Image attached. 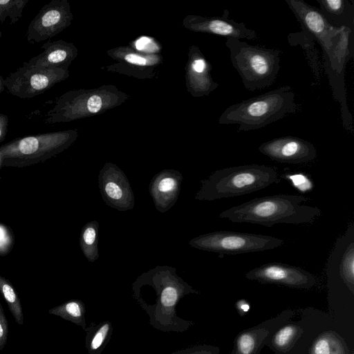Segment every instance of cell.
Masks as SVG:
<instances>
[{"mask_svg":"<svg viewBox=\"0 0 354 354\" xmlns=\"http://www.w3.org/2000/svg\"><path fill=\"white\" fill-rule=\"evenodd\" d=\"M310 200L301 195L277 194L256 198L233 206L218 217L233 223H247L271 227L277 224L300 225L313 222L322 211L304 205Z\"/></svg>","mask_w":354,"mask_h":354,"instance_id":"2","label":"cell"},{"mask_svg":"<svg viewBox=\"0 0 354 354\" xmlns=\"http://www.w3.org/2000/svg\"><path fill=\"white\" fill-rule=\"evenodd\" d=\"M245 277L263 283H275L297 288H309L316 283L315 277L306 270L289 264L265 263L248 272Z\"/></svg>","mask_w":354,"mask_h":354,"instance_id":"12","label":"cell"},{"mask_svg":"<svg viewBox=\"0 0 354 354\" xmlns=\"http://www.w3.org/2000/svg\"><path fill=\"white\" fill-rule=\"evenodd\" d=\"M228 10L225 9L220 17H198L195 28L199 31L228 38L255 40L258 36L255 30L248 28L243 22H238L229 17Z\"/></svg>","mask_w":354,"mask_h":354,"instance_id":"16","label":"cell"},{"mask_svg":"<svg viewBox=\"0 0 354 354\" xmlns=\"http://www.w3.org/2000/svg\"><path fill=\"white\" fill-rule=\"evenodd\" d=\"M284 240L270 235L216 231L199 235L189 241L196 249L222 254H237L272 250Z\"/></svg>","mask_w":354,"mask_h":354,"instance_id":"7","label":"cell"},{"mask_svg":"<svg viewBox=\"0 0 354 354\" xmlns=\"http://www.w3.org/2000/svg\"><path fill=\"white\" fill-rule=\"evenodd\" d=\"M289 85L278 87L229 106L218 119L221 124H238L237 131L259 129L299 111Z\"/></svg>","mask_w":354,"mask_h":354,"instance_id":"3","label":"cell"},{"mask_svg":"<svg viewBox=\"0 0 354 354\" xmlns=\"http://www.w3.org/2000/svg\"><path fill=\"white\" fill-rule=\"evenodd\" d=\"M257 333L250 331L241 333L236 342L238 354H254L258 346Z\"/></svg>","mask_w":354,"mask_h":354,"instance_id":"27","label":"cell"},{"mask_svg":"<svg viewBox=\"0 0 354 354\" xmlns=\"http://www.w3.org/2000/svg\"><path fill=\"white\" fill-rule=\"evenodd\" d=\"M13 243V236L6 225L0 223V254H7L12 248Z\"/></svg>","mask_w":354,"mask_h":354,"instance_id":"28","label":"cell"},{"mask_svg":"<svg viewBox=\"0 0 354 354\" xmlns=\"http://www.w3.org/2000/svg\"><path fill=\"white\" fill-rule=\"evenodd\" d=\"M274 167L251 164L221 169L201 180L196 199L212 201L239 196L263 189L277 180Z\"/></svg>","mask_w":354,"mask_h":354,"instance_id":"4","label":"cell"},{"mask_svg":"<svg viewBox=\"0 0 354 354\" xmlns=\"http://www.w3.org/2000/svg\"><path fill=\"white\" fill-rule=\"evenodd\" d=\"M4 89V78L0 76V93H2Z\"/></svg>","mask_w":354,"mask_h":354,"instance_id":"36","label":"cell"},{"mask_svg":"<svg viewBox=\"0 0 354 354\" xmlns=\"http://www.w3.org/2000/svg\"><path fill=\"white\" fill-rule=\"evenodd\" d=\"M2 167V160H1V154H0V168Z\"/></svg>","mask_w":354,"mask_h":354,"instance_id":"37","label":"cell"},{"mask_svg":"<svg viewBox=\"0 0 354 354\" xmlns=\"http://www.w3.org/2000/svg\"><path fill=\"white\" fill-rule=\"evenodd\" d=\"M98 230V222L93 221L86 223L80 233V248L84 257L91 263L94 262L99 257Z\"/></svg>","mask_w":354,"mask_h":354,"instance_id":"22","label":"cell"},{"mask_svg":"<svg viewBox=\"0 0 354 354\" xmlns=\"http://www.w3.org/2000/svg\"><path fill=\"white\" fill-rule=\"evenodd\" d=\"M170 354H216V349L207 345H196L178 350Z\"/></svg>","mask_w":354,"mask_h":354,"instance_id":"29","label":"cell"},{"mask_svg":"<svg viewBox=\"0 0 354 354\" xmlns=\"http://www.w3.org/2000/svg\"><path fill=\"white\" fill-rule=\"evenodd\" d=\"M353 32L347 27L339 28L330 50L322 55L323 67L328 75L334 98L341 105L344 127L351 132H353V120L346 103L344 71L346 63L353 57Z\"/></svg>","mask_w":354,"mask_h":354,"instance_id":"8","label":"cell"},{"mask_svg":"<svg viewBox=\"0 0 354 354\" xmlns=\"http://www.w3.org/2000/svg\"><path fill=\"white\" fill-rule=\"evenodd\" d=\"M8 335V324L4 313L3 308L0 302V351L6 344Z\"/></svg>","mask_w":354,"mask_h":354,"instance_id":"30","label":"cell"},{"mask_svg":"<svg viewBox=\"0 0 354 354\" xmlns=\"http://www.w3.org/2000/svg\"><path fill=\"white\" fill-rule=\"evenodd\" d=\"M342 344L330 335L318 338L312 348V354H343Z\"/></svg>","mask_w":354,"mask_h":354,"instance_id":"25","label":"cell"},{"mask_svg":"<svg viewBox=\"0 0 354 354\" xmlns=\"http://www.w3.org/2000/svg\"><path fill=\"white\" fill-rule=\"evenodd\" d=\"M68 11L65 1L52 0L45 4L28 26L27 40L39 43L55 36L69 21Z\"/></svg>","mask_w":354,"mask_h":354,"instance_id":"13","label":"cell"},{"mask_svg":"<svg viewBox=\"0 0 354 354\" xmlns=\"http://www.w3.org/2000/svg\"><path fill=\"white\" fill-rule=\"evenodd\" d=\"M182 180V174L174 169H164L153 176L149 190L158 211L164 213L176 203Z\"/></svg>","mask_w":354,"mask_h":354,"instance_id":"15","label":"cell"},{"mask_svg":"<svg viewBox=\"0 0 354 354\" xmlns=\"http://www.w3.org/2000/svg\"><path fill=\"white\" fill-rule=\"evenodd\" d=\"M135 46L137 50L147 52H154L158 49V46L154 43L153 39L142 37L136 41Z\"/></svg>","mask_w":354,"mask_h":354,"instance_id":"31","label":"cell"},{"mask_svg":"<svg viewBox=\"0 0 354 354\" xmlns=\"http://www.w3.org/2000/svg\"><path fill=\"white\" fill-rule=\"evenodd\" d=\"M49 314L60 317L84 329L86 323V306L80 299L68 300L62 304L50 308Z\"/></svg>","mask_w":354,"mask_h":354,"instance_id":"21","label":"cell"},{"mask_svg":"<svg viewBox=\"0 0 354 354\" xmlns=\"http://www.w3.org/2000/svg\"><path fill=\"white\" fill-rule=\"evenodd\" d=\"M8 118L6 115L0 113V142H2L7 134Z\"/></svg>","mask_w":354,"mask_h":354,"instance_id":"34","label":"cell"},{"mask_svg":"<svg viewBox=\"0 0 354 354\" xmlns=\"http://www.w3.org/2000/svg\"><path fill=\"white\" fill-rule=\"evenodd\" d=\"M70 131L50 132L15 139L0 147L2 167H24L55 156L72 142Z\"/></svg>","mask_w":354,"mask_h":354,"instance_id":"6","label":"cell"},{"mask_svg":"<svg viewBox=\"0 0 354 354\" xmlns=\"http://www.w3.org/2000/svg\"><path fill=\"white\" fill-rule=\"evenodd\" d=\"M124 58L127 62L136 65L145 66L147 63L145 57L133 53L126 55Z\"/></svg>","mask_w":354,"mask_h":354,"instance_id":"33","label":"cell"},{"mask_svg":"<svg viewBox=\"0 0 354 354\" xmlns=\"http://www.w3.org/2000/svg\"><path fill=\"white\" fill-rule=\"evenodd\" d=\"M84 330L88 354H101L111 338L113 327L110 321L105 320L98 324L91 322Z\"/></svg>","mask_w":354,"mask_h":354,"instance_id":"20","label":"cell"},{"mask_svg":"<svg viewBox=\"0 0 354 354\" xmlns=\"http://www.w3.org/2000/svg\"><path fill=\"white\" fill-rule=\"evenodd\" d=\"M98 184L106 205L119 211L133 209L134 194L125 174L115 165L106 163L100 170Z\"/></svg>","mask_w":354,"mask_h":354,"instance_id":"11","label":"cell"},{"mask_svg":"<svg viewBox=\"0 0 354 354\" xmlns=\"http://www.w3.org/2000/svg\"><path fill=\"white\" fill-rule=\"evenodd\" d=\"M41 48L43 49L41 53L24 62L23 65L64 69L62 66L72 58L73 49L71 45L62 41L46 42Z\"/></svg>","mask_w":354,"mask_h":354,"instance_id":"17","label":"cell"},{"mask_svg":"<svg viewBox=\"0 0 354 354\" xmlns=\"http://www.w3.org/2000/svg\"><path fill=\"white\" fill-rule=\"evenodd\" d=\"M2 35V32L0 31V37H1Z\"/></svg>","mask_w":354,"mask_h":354,"instance_id":"38","label":"cell"},{"mask_svg":"<svg viewBox=\"0 0 354 354\" xmlns=\"http://www.w3.org/2000/svg\"><path fill=\"white\" fill-rule=\"evenodd\" d=\"M287 39L291 46H299L303 50L307 62L314 75L315 83L319 84L322 77V65L316 47L315 39L304 30L290 33Z\"/></svg>","mask_w":354,"mask_h":354,"instance_id":"19","label":"cell"},{"mask_svg":"<svg viewBox=\"0 0 354 354\" xmlns=\"http://www.w3.org/2000/svg\"><path fill=\"white\" fill-rule=\"evenodd\" d=\"M299 328L294 325H288L281 328L274 335L273 344L277 348H286L297 337Z\"/></svg>","mask_w":354,"mask_h":354,"instance_id":"26","label":"cell"},{"mask_svg":"<svg viewBox=\"0 0 354 354\" xmlns=\"http://www.w3.org/2000/svg\"><path fill=\"white\" fill-rule=\"evenodd\" d=\"M0 293L6 301L9 310L15 318V322L19 325H23L24 315L18 294L12 284L6 278L1 275Z\"/></svg>","mask_w":354,"mask_h":354,"instance_id":"23","label":"cell"},{"mask_svg":"<svg viewBox=\"0 0 354 354\" xmlns=\"http://www.w3.org/2000/svg\"><path fill=\"white\" fill-rule=\"evenodd\" d=\"M238 306L239 310L243 313L248 312L250 309V305L244 301H239Z\"/></svg>","mask_w":354,"mask_h":354,"instance_id":"35","label":"cell"},{"mask_svg":"<svg viewBox=\"0 0 354 354\" xmlns=\"http://www.w3.org/2000/svg\"><path fill=\"white\" fill-rule=\"evenodd\" d=\"M225 45L245 89L254 91L274 84L280 69L281 50L252 45L235 38L227 39Z\"/></svg>","mask_w":354,"mask_h":354,"instance_id":"5","label":"cell"},{"mask_svg":"<svg viewBox=\"0 0 354 354\" xmlns=\"http://www.w3.org/2000/svg\"><path fill=\"white\" fill-rule=\"evenodd\" d=\"M259 151L270 159L281 163L301 164L317 157L315 146L295 136H283L263 142Z\"/></svg>","mask_w":354,"mask_h":354,"instance_id":"14","label":"cell"},{"mask_svg":"<svg viewBox=\"0 0 354 354\" xmlns=\"http://www.w3.org/2000/svg\"><path fill=\"white\" fill-rule=\"evenodd\" d=\"M199 294L170 266H156L132 283V297L149 316V323L162 332L183 333L194 322L180 317L176 306L185 295Z\"/></svg>","mask_w":354,"mask_h":354,"instance_id":"1","label":"cell"},{"mask_svg":"<svg viewBox=\"0 0 354 354\" xmlns=\"http://www.w3.org/2000/svg\"><path fill=\"white\" fill-rule=\"evenodd\" d=\"M66 76L64 69L22 65L4 79V87L14 96L29 99L42 94Z\"/></svg>","mask_w":354,"mask_h":354,"instance_id":"9","label":"cell"},{"mask_svg":"<svg viewBox=\"0 0 354 354\" xmlns=\"http://www.w3.org/2000/svg\"><path fill=\"white\" fill-rule=\"evenodd\" d=\"M319 11L334 27L354 30V5L348 0H317Z\"/></svg>","mask_w":354,"mask_h":354,"instance_id":"18","label":"cell"},{"mask_svg":"<svg viewBox=\"0 0 354 354\" xmlns=\"http://www.w3.org/2000/svg\"><path fill=\"white\" fill-rule=\"evenodd\" d=\"M102 99L99 95H92L87 101V109L93 113L99 111L102 107Z\"/></svg>","mask_w":354,"mask_h":354,"instance_id":"32","label":"cell"},{"mask_svg":"<svg viewBox=\"0 0 354 354\" xmlns=\"http://www.w3.org/2000/svg\"><path fill=\"white\" fill-rule=\"evenodd\" d=\"M285 2L300 24L301 30L313 36L322 52L328 53L339 28L331 25L317 8L303 0H285Z\"/></svg>","mask_w":354,"mask_h":354,"instance_id":"10","label":"cell"},{"mask_svg":"<svg viewBox=\"0 0 354 354\" xmlns=\"http://www.w3.org/2000/svg\"><path fill=\"white\" fill-rule=\"evenodd\" d=\"M28 2V0H0V23L9 18L10 24H16Z\"/></svg>","mask_w":354,"mask_h":354,"instance_id":"24","label":"cell"}]
</instances>
